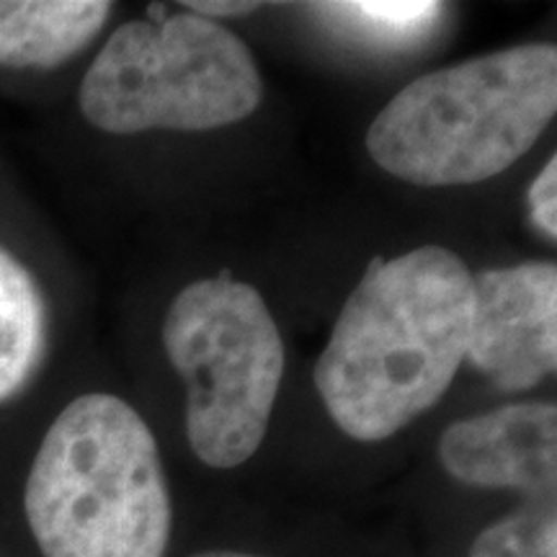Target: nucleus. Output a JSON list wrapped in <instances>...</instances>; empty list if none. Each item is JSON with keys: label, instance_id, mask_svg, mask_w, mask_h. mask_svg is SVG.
<instances>
[{"label": "nucleus", "instance_id": "1", "mask_svg": "<svg viewBox=\"0 0 557 557\" xmlns=\"http://www.w3.org/2000/svg\"><path fill=\"white\" fill-rule=\"evenodd\" d=\"M470 318L472 274L457 253L374 256L315 361L333 423L357 442H382L434 408L468 357Z\"/></svg>", "mask_w": 557, "mask_h": 557}, {"label": "nucleus", "instance_id": "2", "mask_svg": "<svg viewBox=\"0 0 557 557\" xmlns=\"http://www.w3.org/2000/svg\"><path fill=\"white\" fill-rule=\"evenodd\" d=\"M24 511L45 557H163L173 506L143 416L103 393L67 403L34 457Z\"/></svg>", "mask_w": 557, "mask_h": 557}, {"label": "nucleus", "instance_id": "3", "mask_svg": "<svg viewBox=\"0 0 557 557\" xmlns=\"http://www.w3.org/2000/svg\"><path fill=\"white\" fill-rule=\"evenodd\" d=\"M555 111V47H508L408 83L369 127L367 152L426 189L480 184L527 156Z\"/></svg>", "mask_w": 557, "mask_h": 557}, {"label": "nucleus", "instance_id": "4", "mask_svg": "<svg viewBox=\"0 0 557 557\" xmlns=\"http://www.w3.org/2000/svg\"><path fill=\"white\" fill-rule=\"evenodd\" d=\"M78 99L83 116L111 135L207 132L248 120L263 81L246 41L181 11L120 26L90 62Z\"/></svg>", "mask_w": 557, "mask_h": 557}, {"label": "nucleus", "instance_id": "5", "mask_svg": "<svg viewBox=\"0 0 557 557\" xmlns=\"http://www.w3.org/2000/svg\"><path fill=\"white\" fill-rule=\"evenodd\" d=\"M163 346L186 382V436L209 468L248 462L269 431L284 341L259 289L222 271L181 289Z\"/></svg>", "mask_w": 557, "mask_h": 557}, {"label": "nucleus", "instance_id": "6", "mask_svg": "<svg viewBox=\"0 0 557 557\" xmlns=\"http://www.w3.org/2000/svg\"><path fill=\"white\" fill-rule=\"evenodd\" d=\"M504 393H524L557 367V267L527 261L472 276L468 357Z\"/></svg>", "mask_w": 557, "mask_h": 557}, {"label": "nucleus", "instance_id": "7", "mask_svg": "<svg viewBox=\"0 0 557 557\" xmlns=\"http://www.w3.org/2000/svg\"><path fill=\"white\" fill-rule=\"evenodd\" d=\"M438 462L457 483L511 487L529 500H555L557 408L511 403L451 423L438 438Z\"/></svg>", "mask_w": 557, "mask_h": 557}, {"label": "nucleus", "instance_id": "8", "mask_svg": "<svg viewBox=\"0 0 557 557\" xmlns=\"http://www.w3.org/2000/svg\"><path fill=\"white\" fill-rule=\"evenodd\" d=\"M107 0H0V67H58L99 37Z\"/></svg>", "mask_w": 557, "mask_h": 557}, {"label": "nucleus", "instance_id": "9", "mask_svg": "<svg viewBox=\"0 0 557 557\" xmlns=\"http://www.w3.org/2000/svg\"><path fill=\"white\" fill-rule=\"evenodd\" d=\"M47 348V305L32 271L0 248V403L37 372Z\"/></svg>", "mask_w": 557, "mask_h": 557}, {"label": "nucleus", "instance_id": "10", "mask_svg": "<svg viewBox=\"0 0 557 557\" xmlns=\"http://www.w3.org/2000/svg\"><path fill=\"white\" fill-rule=\"evenodd\" d=\"M315 9L325 18L344 21L351 32L361 37L382 41V45H408L429 34L431 26L442 18V3H400V0H361V3H320Z\"/></svg>", "mask_w": 557, "mask_h": 557}, {"label": "nucleus", "instance_id": "11", "mask_svg": "<svg viewBox=\"0 0 557 557\" xmlns=\"http://www.w3.org/2000/svg\"><path fill=\"white\" fill-rule=\"evenodd\" d=\"M468 557H557L555 500H532L485 527Z\"/></svg>", "mask_w": 557, "mask_h": 557}, {"label": "nucleus", "instance_id": "12", "mask_svg": "<svg viewBox=\"0 0 557 557\" xmlns=\"http://www.w3.org/2000/svg\"><path fill=\"white\" fill-rule=\"evenodd\" d=\"M529 218L549 240L557 238V158H549L527 191Z\"/></svg>", "mask_w": 557, "mask_h": 557}, {"label": "nucleus", "instance_id": "13", "mask_svg": "<svg viewBox=\"0 0 557 557\" xmlns=\"http://www.w3.org/2000/svg\"><path fill=\"white\" fill-rule=\"evenodd\" d=\"M184 9H189V13L201 18H222V16H248V13L259 11L261 3H205V0H189L184 3Z\"/></svg>", "mask_w": 557, "mask_h": 557}, {"label": "nucleus", "instance_id": "14", "mask_svg": "<svg viewBox=\"0 0 557 557\" xmlns=\"http://www.w3.org/2000/svg\"><path fill=\"white\" fill-rule=\"evenodd\" d=\"M191 557H259V555H250V553H235V549H209V553H199Z\"/></svg>", "mask_w": 557, "mask_h": 557}]
</instances>
